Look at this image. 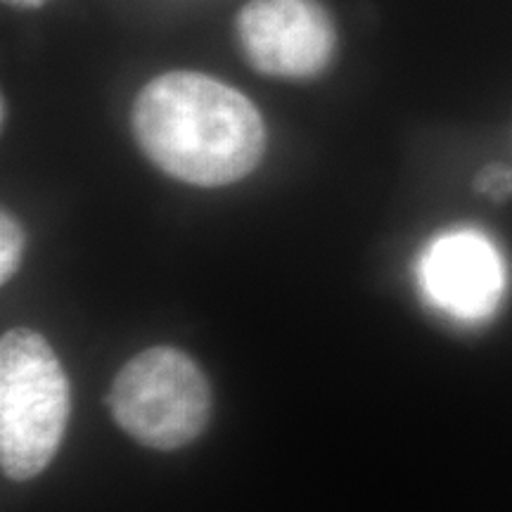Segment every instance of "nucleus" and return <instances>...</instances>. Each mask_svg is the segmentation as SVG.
Here are the masks:
<instances>
[{"label": "nucleus", "mask_w": 512, "mask_h": 512, "mask_svg": "<svg viewBox=\"0 0 512 512\" xmlns=\"http://www.w3.org/2000/svg\"><path fill=\"white\" fill-rule=\"evenodd\" d=\"M107 406L121 430L138 444L174 451L207 427L211 389L192 358L176 349L155 347L119 370Z\"/></svg>", "instance_id": "7ed1b4c3"}, {"label": "nucleus", "mask_w": 512, "mask_h": 512, "mask_svg": "<svg viewBox=\"0 0 512 512\" xmlns=\"http://www.w3.org/2000/svg\"><path fill=\"white\" fill-rule=\"evenodd\" d=\"M5 3L12 5V8L29 10V8H41V5L46 3V0H5Z\"/></svg>", "instance_id": "6e6552de"}, {"label": "nucleus", "mask_w": 512, "mask_h": 512, "mask_svg": "<svg viewBox=\"0 0 512 512\" xmlns=\"http://www.w3.org/2000/svg\"><path fill=\"white\" fill-rule=\"evenodd\" d=\"M420 283L427 299L448 316L482 320L496 311L505 290V266L489 238L453 230L425 249Z\"/></svg>", "instance_id": "39448f33"}, {"label": "nucleus", "mask_w": 512, "mask_h": 512, "mask_svg": "<svg viewBox=\"0 0 512 512\" xmlns=\"http://www.w3.org/2000/svg\"><path fill=\"white\" fill-rule=\"evenodd\" d=\"M140 150L178 181L216 188L245 178L266 150V126L245 95L207 74L157 76L133 105Z\"/></svg>", "instance_id": "f257e3e1"}, {"label": "nucleus", "mask_w": 512, "mask_h": 512, "mask_svg": "<svg viewBox=\"0 0 512 512\" xmlns=\"http://www.w3.org/2000/svg\"><path fill=\"white\" fill-rule=\"evenodd\" d=\"M477 190H482L489 197L501 202L508 195H512V174L508 169H503V166H489V169H484L479 174Z\"/></svg>", "instance_id": "0eeeda50"}, {"label": "nucleus", "mask_w": 512, "mask_h": 512, "mask_svg": "<svg viewBox=\"0 0 512 512\" xmlns=\"http://www.w3.org/2000/svg\"><path fill=\"white\" fill-rule=\"evenodd\" d=\"M24 254V230L8 211L0 216V280L8 283Z\"/></svg>", "instance_id": "423d86ee"}, {"label": "nucleus", "mask_w": 512, "mask_h": 512, "mask_svg": "<svg viewBox=\"0 0 512 512\" xmlns=\"http://www.w3.org/2000/svg\"><path fill=\"white\" fill-rule=\"evenodd\" d=\"M69 382L50 344L34 330L0 339V463L12 479L43 472L62 444Z\"/></svg>", "instance_id": "f03ea898"}, {"label": "nucleus", "mask_w": 512, "mask_h": 512, "mask_svg": "<svg viewBox=\"0 0 512 512\" xmlns=\"http://www.w3.org/2000/svg\"><path fill=\"white\" fill-rule=\"evenodd\" d=\"M235 31L247 62L278 79H313L335 57V24L318 0H249Z\"/></svg>", "instance_id": "20e7f679"}]
</instances>
